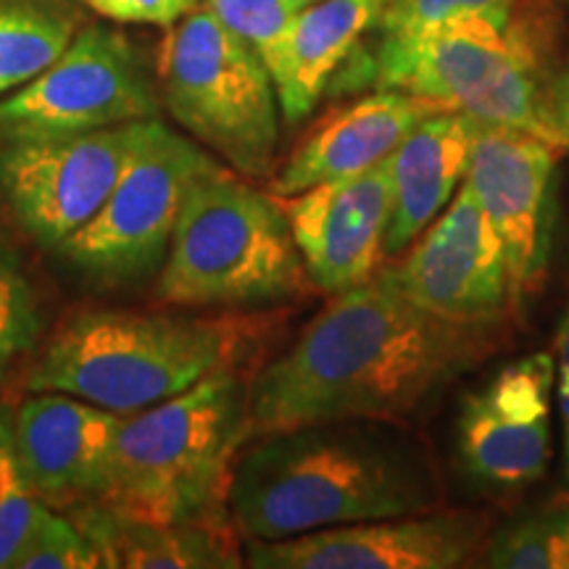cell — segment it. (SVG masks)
Returning a JSON list of instances; mask_svg holds the SVG:
<instances>
[{
  "mask_svg": "<svg viewBox=\"0 0 569 569\" xmlns=\"http://www.w3.org/2000/svg\"><path fill=\"white\" fill-rule=\"evenodd\" d=\"M388 0H317L298 11L269 63L282 119L298 124L317 109L336 74L375 32Z\"/></svg>",
  "mask_w": 569,
  "mask_h": 569,
  "instance_id": "19",
  "label": "cell"
},
{
  "mask_svg": "<svg viewBox=\"0 0 569 569\" xmlns=\"http://www.w3.org/2000/svg\"><path fill=\"white\" fill-rule=\"evenodd\" d=\"M101 551L74 517L48 509L11 569H98Z\"/></svg>",
  "mask_w": 569,
  "mask_h": 569,
  "instance_id": "27",
  "label": "cell"
},
{
  "mask_svg": "<svg viewBox=\"0 0 569 569\" xmlns=\"http://www.w3.org/2000/svg\"><path fill=\"white\" fill-rule=\"evenodd\" d=\"M561 153L530 132L475 124L465 184L501 240L517 309L549 269L553 177Z\"/></svg>",
  "mask_w": 569,
  "mask_h": 569,
  "instance_id": "13",
  "label": "cell"
},
{
  "mask_svg": "<svg viewBox=\"0 0 569 569\" xmlns=\"http://www.w3.org/2000/svg\"><path fill=\"white\" fill-rule=\"evenodd\" d=\"M48 509L19 457L13 422L0 409V569L13 567Z\"/></svg>",
  "mask_w": 569,
  "mask_h": 569,
  "instance_id": "23",
  "label": "cell"
},
{
  "mask_svg": "<svg viewBox=\"0 0 569 569\" xmlns=\"http://www.w3.org/2000/svg\"><path fill=\"white\" fill-rule=\"evenodd\" d=\"M382 272L398 293L453 322H501L517 311L501 240L467 184L417 234L401 264Z\"/></svg>",
  "mask_w": 569,
  "mask_h": 569,
  "instance_id": "14",
  "label": "cell"
},
{
  "mask_svg": "<svg viewBox=\"0 0 569 569\" xmlns=\"http://www.w3.org/2000/svg\"><path fill=\"white\" fill-rule=\"evenodd\" d=\"M280 201L317 290L340 296L380 272L393 213L388 159L367 172L315 184Z\"/></svg>",
  "mask_w": 569,
  "mask_h": 569,
  "instance_id": "15",
  "label": "cell"
},
{
  "mask_svg": "<svg viewBox=\"0 0 569 569\" xmlns=\"http://www.w3.org/2000/svg\"><path fill=\"white\" fill-rule=\"evenodd\" d=\"M553 117H557L561 148L569 151V56L557 82V92H553Z\"/></svg>",
  "mask_w": 569,
  "mask_h": 569,
  "instance_id": "30",
  "label": "cell"
},
{
  "mask_svg": "<svg viewBox=\"0 0 569 569\" xmlns=\"http://www.w3.org/2000/svg\"><path fill=\"white\" fill-rule=\"evenodd\" d=\"M251 440V382L219 369L122 419L98 507L134 522H232V469Z\"/></svg>",
  "mask_w": 569,
  "mask_h": 569,
  "instance_id": "4",
  "label": "cell"
},
{
  "mask_svg": "<svg viewBox=\"0 0 569 569\" xmlns=\"http://www.w3.org/2000/svg\"><path fill=\"white\" fill-rule=\"evenodd\" d=\"M480 559L493 569H569V490L490 530Z\"/></svg>",
  "mask_w": 569,
  "mask_h": 569,
  "instance_id": "22",
  "label": "cell"
},
{
  "mask_svg": "<svg viewBox=\"0 0 569 569\" xmlns=\"http://www.w3.org/2000/svg\"><path fill=\"white\" fill-rule=\"evenodd\" d=\"M561 3H565V6H567V9H569V0H561Z\"/></svg>",
  "mask_w": 569,
  "mask_h": 569,
  "instance_id": "33",
  "label": "cell"
},
{
  "mask_svg": "<svg viewBox=\"0 0 569 569\" xmlns=\"http://www.w3.org/2000/svg\"><path fill=\"white\" fill-rule=\"evenodd\" d=\"M493 519L482 509H432L336 525L282 540H248L253 569H453L486 549Z\"/></svg>",
  "mask_w": 569,
  "mask_h": 569,
  "instance_id": "12",
  "label": "cell"
},
{
  "mask_svg": "<svg viewBox=\"0 0 569 569\" xmlns=\"http://www.w3.org/2000/svg\"><path fill=\"white\" fill-rule=\"evenodd\" d=\"M557 407L561 415V438H565V448H561V478H565V488L569 490V367H557Z\"/></svg>",
  "mask_w": 569,
  "mask_h": 569,
  "instance_id": "29",
  "label": "cell"
},
{
  "mask_svg": "<svg viewBox=\"0 0 569 569\" xmlns=\"http://www.w3.org/2000/svg\"><path fill=\"white\" fill-rule=\"evenodd\" d=\"M74 34L77 17L61 6L34 0L0 6V96L38 80Z\"/></svg>",
  "mask_w": 569,
  "mask_h": 569,
  "instance_id": "21",
  "label": "cell"
},
{
  "mask_svg": "<svg viewBox=\"0 0 569 569\" xmlns=\"http://www.w3.org/2000/svg\"><path fill=\"white\" fill-rule=\"evenodd\" d=\"M440 103L401 90H375L343 109L327 113L301 146L269 177V193L290 198L315 184L343 180L386 161L403 138Z\"/></svg>",
  "mask_w": 569,
  "mask_h": 569,
  "instance_id": "17",
  "label": "cell"
},
{
  "mask_svg": "<svg viewBox=\"0 0 569 569\" xmlns=\"http://www.w3.org/2000/svg\"><path fill=\"white\" fill-rule=\"evenodd\" d=\"M553 359L559 367H569V303L559 319L557 338H553Z\"/></svg>",
  "mask_w": 569,
  "mask_h": 569,
  "instance_id": "31",
  "label": "cell"
},
{
  "mask_svg": "<svg viewBox=\"0 0 569 569\" xmlns=\"http://www.w3.org/2000/svg\"><path fill=\"white\" fill-rule=\"evenodd\" d=\"M246 351L248 332L234 317L82 311L48 340L27 388L130 417L234 369Z\"/></svg>",
  "mask_w": 569,
  "mask_h": 569,
  "instance_id": "5",
  "label": "cell"
},
{
  "mask_svg": "<svg viewBox=\"0 0 569 569\" xmlns=\"http://www.w3.org/2000/svg\"><path fill=\"white\" fill-rule=\"evenodd\" d=\"M557 361L536 351L496 369L461 398L453 422V467L488 498L522 493L549 472Z\"/></svg>",
  "mask_w": 569,
  "mask_h": 569,
  "instance_id": "11",
  "label": "cell"
},
{
  "mask_svg": "<svg viewBox=\"0 0 569 569\" xmlns=\"http://www.w3.org/2000/svg\"><path fill=\"white\" fill-rule=\"evenodd\" d=\"M309 284L280 198L222 167L184 198L156 296L184 309L253 311L296 301Z\"/></svg>",
  "mask_w": 569,
  "mask_h": 569,
  "instance_id": "6",
  "label": "cell"
},
{
  "mask_svg": "<svg viewBox=\"0 0 569 569\" xmlns=\"http://www.w3.org/2000/svg\"><path fill=\"white\" fill-rule=\"evenodd\" d=\"M501 322H453L398 293L386 272L332 296L251 380V438L336 419L409 422L507 340Z\"/></svg>",
  "mask_w": 569,
  "mask_h": 569,
  "instance_id": "1",
  "label": "cell"
},
{
  "mask_svg": "<svg viewBox=\"0 0 569 569\" xmlns=\"http://www.w3.org/2000/svg\"><path fill=\"white\" fill-rule=\"evenodd\" d=\"M163 103L196 142L240 177H272L280 98L264 59L201 6L169 27L159 53Z\"/></svg>",
  "mask_w": 569,
  "mask_h": 569,
  "instance_id": "7",
  "label": "cell"
},
{
  "mask_svg": "<svg viewBox=\"0 0 569 569\" xmlns=\"http://www.w3.org/2000/svg\"><path fill=\"white\" fill-rule=\"evenodd\" d=\"M296 3H298V6H303V9H306V6H311V3H317V0H296Z\"/></svg>",
  "mask_w": 569,
  "mask_h": 569,
  "instance_id": "32",
  "label": "cell"
},
{
  "mask_svg": "<svg viewBox=\"0 0 569 569\" xmlns=\"http://www.w3.org/2000/svg\"><path fill=\"white\" fill-rule=\"evenodd\" d=\"M567 11L561 0H517L507 24L467 17L411 40H377L365 80L561 148L553 92L569 56Z\"/></svg>",
  "mask_w": 569,
  "mask_h": 569,
  "instance_id": "3",
  "label": "cell"
},
{
  "mask_svg": "<svg viewBox=\"0 0 569 569\" xmlns=\"http://www.w3.org/2000/svg\"><path fill=\"white\" fill-rule=\"evenodd\" d=\"M122 415L40 390L13 417L19 457L48 507H84L103 493Z\"/></svg>",
  "mask_w": 569,
  "mask_h": 569,
  "instance_id": "16",
  "label": "cell"
},
{
  "mask_svg": "<svg viewBox=\"0 0 569 569\" xmlns=\"http://www.w3.org/2000/svg\"><path fill=\"white\" fill-rule=\"evenodd\" d=\"M475 119L459 111H438L419 122L388 156L393 213L386 232V256L415 243L467 180Z\"/></svg>",
  "mask_w": 569,
  "mask_h": 569,
  "instance_id": "18",
  "label": "cell"
},
{
  "mask_svg": "<svg viewBox=\"0 0 569 569\" xmlns=\"http://www.w3.org/2000/svg\"><path fill=\"white\" fill-rule=\"evenodd\" d=\"M153 119L106 130L3 140L0 196L34 243L59 248L101 211Z\"/></svg>",
  "mask_w": 569,
  "mask_h": 569,
  "instance_id": "9",
  "label": "cell"
},
{
  "mask_svg": "<svg viewBox=\"0 0 569 569\" xmlns=\"http://www.w3.org/2000/svg\"><path fill=\"white\" fill-rule=\"evenodd\" d=\"M82 3L117 24L174 27L188 13L201 9L206 0H82Z\"/></svg>",
  "mask_w": 569,
  "mask_h": 569,
  "instance_id": "28",
  "label": "cell"
},
{
  "mask_svg": "<svg viewBox=\"0 0 569 569\" xmlns=\"http://www.w3.org/2000/svg\"><path fill=\"white\" fill-rule=\"evenodd\" d=\"M515 3L517 0H388L375 34L377 40L401 42L467 17H482L507 24Z\"/></svg>",
  "mask_w": 569,
  "mask_h": 569,
  "instance_id": "25",
  "label": "cell"
},
{
  "mask_svg": "<svg viewBox=\"0 0 569 569\" xmlns=\"http://www.w3.org/2000/svg\"><path fill=\"white\" fill-rule=\"evenodd\" d=\"M224 163L196 140L153 119L151 132L101 211L59 253L103 282L134 280L163 264L184 198L201 177Z\"/></svg>",
  "mask_w": 569,
  "mask_h": 569,
  "instance_id": "8",
  "label": "cell"
},
{
  "mask_svg": "<svg viewBox=\"0 0 569 569\" xmlns=\"http://www.w3.org/2000/svg\"><path fill=\"white\" fill-rule=\"evenodd\" d=\"M101 551L106 567L127 569H234L243 567L232 522H134L84 503L74 517Z\"/></svg>",
  "mask_w": 569,
  "mask_h": 569,
  "instance_id": "20",
  "label": "cell"
},
{
  "mask_svg": "<svg viewBox=\"0 0 569 569\" xmlns=\"http://www.w3.org/2000/svg\"><path fill=\"white\" fill-rule=\"evenodd\" d=\"M42 330L40 301L19 256L0 240V386Z\"/></svg>",
  "mask_w": 569,
  "mask_h": 569,
  "instance_id": "24",
  "label": "cell"
},
{
  "mask_svg": "<svg viewBox=\"0 0 569 569\" xmlns=\"http://www.w3.org/2000/svg\"><path fill=\"white\" fill-rule=\"evenodd\" d=\"M159 119V98L122 32L92 24L38 80L0 101V140L53 138Z\"/></svg>",
  "mask_w": 569,
  "mask_h": 569,
  "instance_id": "10",
  "label": "cell"
},
{
  "mask_svg": "<svg viewBox=\"0 0 569 569\" xmlns=\"http://www.w3.org/2000/svg\"><path fill=\"white\" fill-rule=\"evenodd\" d=\"M206 9L253 48L269 69L303 6L296 0H206Z\"/></svg>",
  "mask_w": 569,
  "mask_h": 569,
  "instance_id": "26",
  "label": "cell"
},
{
  "mask_svg": "<svg viewBox=\"0 0 569 569\" xmlns=\"http://www.w3.org/2000/svg\"><path fill=\"white\" fill-rule=\"evenodd\" d=\"M443 501L436 459L407 422L336 419L248 440L227 509L243 540H282Z\"/></svg>",
  "mask_w": 569,
  "mask_h": 569,
  "instance_id": "2",
  "label": "cell"
}]
</instances>
